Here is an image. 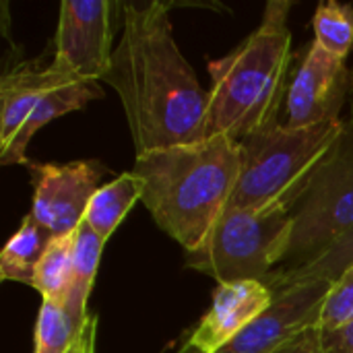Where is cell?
<instances>
[{
    "label": "cell",
    "mask_w": 353,
    "mask_h": 353,
    "mask_svg": "<svg viewBox=\"0 0 353 353\" xmlns=\"http://www.w3.org/2000/svg\"><path fill=\"white\" fill-rule=\"evenodd\" d=\"M120 97L134 153L205 139V91L176 43L170 6L122 2V33L103 81Z\"/></svg>",
    "instance_id": "6da1fadb"
},
{
    "label": "cell",
    "mask_w": 353,
    "mask_h": 353,
    "mask_svg": "<svg viewBox=\"0 0 353 353\" xmlns=\"http://www.w3.org/2000/svg\"><path fill=\"white\" fill-rule=\"evenodd\" d=\"M353 230V120L331 157L292 211V238L281 267L298 269L325 254Z\"/></svg>",
    "instance_id": "8992f818"
},
{
    "label": "cell",
    "mask_w": 353,
    "mask_h": 353,
    "mask_svg": "<svg viewBox=\"0 0 353 353\" xmlns=\"http://www.w3.org/2000/svg\"><path fill=\"white\" fill-rule=\"evenodd\" d=\"M103 95L99 83L87 81L83 77H77L74 72L66 70L37 101L35 110L31 112L29 120L12 141V145L4 151H0V163L2 165H29L31 159L27 157V147L31 139L52 120L66 116L70 112L83 110L93 99H99Z\"/></svg>",
    "instance_id": "7c38bea8"
},
{
    "label": "cell",
    "mask_w": 353,
    "mask_h": 353,
    "mask_svg": "<svg viewBox=\"0 0 353 353\" xmlns=\"http://www.w3.org/2000/svg\"><path fill=\"white\" fill-rule=\"evenodd\" d=\"M54 236L29 213L23 217L19 230L6 242L0 254L2 281H17L31 285L35 269Z\"/></svg>",
    "instance_id": "9a60e30c"
},
{
    "label": "cell",
    "mask_w": 353,
    "mask_h": 353,
    "mask_svg": "<svg viewBox=\"0 0 353 353\" xmlns=\"http://www.w3.org/2000/svg\"><path fill=\"white\" fill-rule=\"evenodd\" d=\"M74 234L54 236L35 269L31 288L41 296V302H66L72 281Z\"/></svg>",
    "instance_id": "e0dca14e"
},
{
    "label": "cell",
    "mask_w": 353,
    "mask_h": 353,
    "mask_svg": "<svg viewBox=\"0 0 353 353\" xmlns=\"http://www.w3.org/2000/svg\"><path fill=\"white\" fill-rule=\"evenodd\" d=\"M350 323H353V265L341 273L337 281H333L331 292L323 304L316 329L321 333H329Z\"/></svg>",
    "instance_id": "44dd1931"
},
{
    "label": "cell",
    "mask_w": 353,
    "mask_h": 353,
    "mask_svg": "<svg viewBox=\"0 0 353 353\" xmlns=\"http://www.w3.org/2000/svg\"><path fill=\"white\" fill-rule=\"evenodd\" d=\"M105 240H101L87 221L79 225L74 232V254H72V281H70V292L64 302L66 310L70 316L85 325L89 312H87V302L89 294L99 269V261L103 254Z\"/></svg>",
    "instance_id": "2e32d148"
},
{
    "label": "cell",
    "mask_w": 353,
    "mask_h": 353,
    "mask_svg": "<svg viewBox=\"0 0 353 353\" xmlns=\"http://www.w3.org/2000/svg\"><path fill=\"white\" fill-rule=\"evenodd\" d=\"M273 300L275 294L265 281L217 285L209 310L178 353H217L254 319H259Z\"/></svg>",
    "instance_id": "8fae6325"
},
{
    "label": "cell",
    "mask_w": 353,
    "mask_h": 353,
    "mask_svg": "<svg viewBox=\"0 0 353 353\" xmlns=\"http://www.w3.org/2000/svg\"><path fill=\"white\" fill-rule=\"evenodd\" d=\"M292 238V213L228 209L184 265L221 283L265 281L283 265Z\"/></svg>",
    "instance_id": "5b68a950"
},
{
    "label": "cell",
    "mask_w": 353,
    "mask_h": 353,
    "mask_svg": "<svg viewBox=\"0 0 353 353\" xmlns=\"http://www.w3.org/2000/svg\"><path fill=\"white\" fill-rule=\"evenodd\" d=\"M314 41L329 54L347 60L353 50V6L337 0L319 2L314 17Z\"/></svg>",
    "instance_id": "d6986e66"
},
{
    "label": "cell",
    "mask_w": 353,
    "mask_h": 353,
    "mask_svg": "<svg viewBox=\"0 0 353 353\" xmlns=\"http://www.w3.org/2000/svg\"><path fill=\"white\" fill-rule=\"evenodd\" d=\"M143 199V182L130 170L116 176L112 182H105L89 203L85 221L101 238L110 240L128 211Z\"/></svg>",
    "instance_id": "5bb4252c"
},
{
    "label": "cell",
    "mask_w": 353,
    "mask_h": 353,
    "mask_svg": "<svg viewBox=\"0 0 353 353\" xmlns=\"http://www.w3.org/2000/svg\"><path fill=\"white\" fill-rule=\"evenodd\" d=\"M97 323L99 319L95 314H89L85 321V327L74 341V345L68 350V353H95V341H97Z\"/></svg>",
    "instance_id": "cb8c5ba5"
},
{
    "label": "cell",
    "mask_w": 353,
    "mask_h": 353,
    "mask_svg": "<svg viewBox=\"0 0 353 353\" xmlns=\"http://www.w3.org/2000/svg\"><path fill=\"white\" fill-rule=\"evenodd\" d=\"M343 130L345 118L308 128L277 124L240 141V176L228 209L292 213Z\"/></svg>",
    "instance_id": "277c9868"
},
{
    "label": "cell",
    "mask_w": 353,
    "mask_h": 353,
    "mask_svg": "<svg viewBox=\"0 0 353 353\" xmlns=\"http://www.w3.org/2000/svg\"><path fill=\"white\" fill-rule=\"evenodd\" d=\"M323 353H353V323L329 333H321Z\"/></svg>",
    "instance_id": "603a6c76"
},
{
    "label": "cell",
    "mask_w": 353,
    "mask_h": 353,
    "mask_svg": "<svg viewBox=\"0 0 353 353\" xmlns=\"http://www.w3.org/2000/svg\"><path fill=\"white\" fill-rule=\"evenodd\" d=\"M64 72L66 68L56 62L46 66L19 64L4 70L0 79V151L12 145L41 95Z\"/></svg>",
    "instance_id": "4fadbf2b"
},
{
    "label": "cell",
    "mask_w": 353,
    "mask_h": 353,
    "mask_svg": "<svg viewBox=\"0 0 353 353\" xmlns=\"http://www.w3.org/2000/svg\"><path fill=\"white\" fill-rule=\"evenodd\" d=\"M292 8L290 0L267 2L259 27L230 54L209 62L205 139L230 137L240 143L281 124L292 64Z\"/></svg>",
    "instance_id": "3957f363"
},
{
    "label": "cell",
    "mask_w": 353,
    "mask_h": 353,
    "mask_svg": "<svg viewBox=\"0 0 353 353\" xmlns=\"http://www.w3.org/2000/svg\"><path fill=\"white\" fill-rule=\"evenodd\" d=\"M132 172L143 182L141 203L157 228L190 252L230 207L240 176V143L211 137L155 149L137 155Z\"/></svg>",
    "instance_id": "7a4b0ae2"
},
{
    "label": "cell",
    "mask_w": 353,
    "mask_h": 353,
    "mask_svg": "<svg viewBox=\"0 0 353 353\" xmlns=\"http://www.w3.org/2000/svg\"><path fill=\"white\" fill-rule=\"evenodd\" d=\"M122 2L64 0L54 35V60L87 81L101 83L114 56V14Z\"/></svg>",
    "instance_id": "52a82bcc"
},
{
    "label": "cell",
    "mask_w": 353,
    "mask_h": 353,
    "mask_svg": "<svg viewBox=\"0 0 353 353\" xmlns=\"http://www.w3.org/2000/svg\"><path fill=\"white\" fill-rule=\"evenodd\" d=\"M350 120H353V68H352V95H350Z\"/></svg>",
    "instance_id": "d4e9b609"
},
{
    "label": "cell",
    "mask_w": 353,
    "mask_h": 353,
    "mask_svg": "<svg viewBox=\"0 0 353 353\" xmlns=\"http://www.w3.org/2000/svg\"><path fill=\"white\" fill-rule=\"evenodd\" d=\"M83 327L85 325L77 323L62 302H41L35 323L33 353H68Z\"/></svg>",
    "instance_id": "ffe728a7"
},
{
    "label": "cell",
    "mask_w": 353,
    "mask_h": 353,
    "mask_svg": "<svg viewBox=\"0 0 353 353\" xmlns=\"http://www.w3.org/2000/svg\"><path fill=\"white\" fill-rule=\"evenodd\" d=\"M33 178L31 215L52 234L68 236L85 221L91 199L103 186L108 168L97 159L27 165Z\"/></svg>",
    "instance_id": "ba28073f"
},
{
    "label": "cell",
    "mask_w": 353,
    "mask_h": 353,
    "mask_svg": "<svg viewBox=\"0 0 353 353\" xmlns=\"http://www.w3.org/2000/svg\"><path fill=\"white\" fill-rule=\"evenodd\" d=\"M353 265V230L337 244H333L325 254H321L319 259L310 261L304 267L298 269H277L273 275H269L265 279V283L277 292L281 288L300 283V281H312V279H327V281H337L341 277V273L345 269H350Z\"/></svg>",
    "instance_id": "ac0fdd59"
},
{
    "label": "cell",
    "mask_w": 353,
    "mask_h": 353,
    "mask_svg": "<svg viewBox=\"0 0 353 353\" xmlns=\"http://www.w3.org/2000/svg\"><path fill=\"white\" fill-rule=\"evenodd\" d=\"M352 95V68L312 41L288 87L283 120L288 128L339 122Z\"/></svg>",
    "instance_id": "9c48e42d"
},
{
    "label": "cell",
    "mask_w": 353,
    "mask_h": 353,
    "mask_svg": "<svg viewBox=\"0 0 353 353\" xmlns=\"http://www.w3.org/2000/svg\"><path fill=\"white\" fill-rule=\"evenodd\" d=\"M275 353H323V337L316 327L304 331L302 335L294 337Z\"/></svg>",
    "instance_id": "7402d4cb"
},
{
    "label": "cell",
    "mask_w": 353,
    "mask_h": 353,
    "mask_svg": "<svg viewBox=\"0 0 353 353\" xmlns=\"http://www.w3.org/2000/svg\"><path fill=\"white\" fill-rule=\"evenodd\" d=\"M331 281L312 279L281 288L273 304L217 353H275L294 337L319 327Z\"/></svg>",
    "instance_id": "30bf717a"
}]
</instances>
